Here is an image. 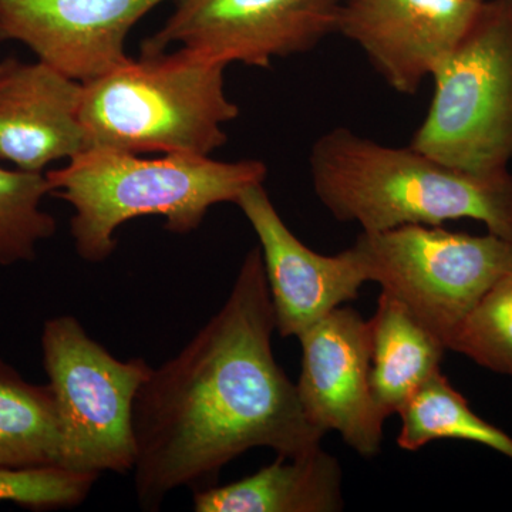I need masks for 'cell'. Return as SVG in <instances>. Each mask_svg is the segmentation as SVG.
<instances>
[{"label":"cell","instance_id":"6da1fadb","mask_svg":"<svg viewBox=\"0 0 512 512\" xmlns=\"http://www.w3.org/2000/svg\"><path fill=\"white\" fill-rule=\"evenodd\" d=\"M274 306L259 247L239 268L220 311L141 384L134 402V491L158 511L178 488L210 487L252 448L299 457L320 448L298 387L276 362Z\"/></svg>","mask_w":512,"mask_h":512},{"label":"cell","instance_id":"7a4b0ae2","mask_svg":"<svg viewBox=\"0 0 512 512\" xmlns=\"http://www.w3.org/2000/svg\"><path fill=\"white\" fill-rule=\"evenodd\" d=\"M309 167L323 207L362 231L466 218L512 242L510 170L471 173L412 146H384L346 127L315 141Z\"/></svg>","mask_w":512,"mask_h":512},{"label":"cell","instance_id":"3957f363","mask_svg":"<svg viewBox=\"0 0 512 512\" xmlns=\"http://www.w3.org/2000/svg\"><path fill=\"white\" fill-rule=\"evenodd\" d=\"M262 161H217L192 154L144 158L109 148H87L66 167L46 174L50 195L72 205L77 255L92 264L109 259L116 232L136 218L158 215L173 234L194 232L214 205L234 202L264 184Z\"/></svg>","mask_w":512,"mask_h":512},{"label":"cell","instance_id":"277c9868","mask_svg":"<svg viewBox=\"0 0 512 512\" xmlns=\"http://www.w3.org/2000/svg\"><path fill=\"white\" fill-rule=\"evenodd\" d=\"M228 64L180 47L141 53L84 83L80 120L89 148L210 157L239 116L225 92Z\"/></svg>","mask_w":512,"mask_h":512},{"label":"cell","instance_id":"5b68a950","mask_svg":"<svg viewBox=\"0 0 512 512\" xmlns=\"http://www.w3.org/2000/svg\"><path fill=\"white\" fill-rule=\"evenodd\" d=\"M433 97L410 146L471 171L512 161V0H485L434 67Z\"/></svg>","mask_w":512,"mask_h":512},{"label":"cell","instance_id":"8992f818","mask_svg":"<svg viewBox=\"0 0 512 512\" xmlns=\"http://www.w3.org/2000/svg\"><path fill=\"white\" fill-rule=\"evenodd\" d=\"M40 345L59 420V467L131 473L134 402L153 367L143 357L117 359L72 315L46 320Z\"/></svg>","mask_w":512,"mask_h":512},{"label":"cell","instance_id":"52a82bcc","mask_svg":"<svg viewBox=\"0 0 512 512\" xmlns=\"http://www.w3.org/2000/svg\"><path fill=\"white\" fill-rule=\"evenodd\" d=\"M352 247L367 282L402 302L446 349L484 293L512 269L511 241L441 225L362 231Z\"/></svg>","mask_w":512,"mask_h":512},{"label":"cell","instance_id":"ba28073f","mask_svg":"<svg viewBox=\"0 0 512 512\" xmlns=\"http://www.w3.org/2000/svg\"><path fill=\"white\" fill-rule=\"evenodd\" d=\"M163 28L141 53L178 45L212 59L271 66L275 59L311 52L338 32L343 0H173Z\"/></svg>","mask_w":512,"mask_h":512},{"label":"cell","instance_id":"9c48e42d","mask_svg":"<svg viewBox=\"0 0 512 512\" xmlns=\"http://www.w3.org/2000/svg\"><path fill=\"white\" fill-rule=\"evenodd\" d=\"M299 400L313 426L336 431L362 457H375L386 417L370 387V323L353 308H336L298 336Z\"/></svg>","mask_w":512,"mask_h":512},{"label":"cell","instance_id":"30bf717a","mask_svg":"<svg viewBox=\"0 0 512 512\" xmlns=\"http://www.w3.org/2000/svg\"><path fill=\"white\" fill-rule=\"evenodd\" d=\"M165 0H0V42L23 43L39 62L89 83L127 62L130 30Z\"/></svg>","mask_w":512,"mask_h":512},{"label":"cell","instance_id":"8fae6325","mask_svg":"<svg viewBox=\"0 0 512 512\" xmlns=\"http://www.w3.org/2000/svg\"><path fill=\"white\" fill-rule=\"evenodd\" d=\"M235 204L258 237L276 330L282 338H298L359 296L367 276L355 248L323 255L306 247L282 220L264 184L249 187Z\"/></svg>","mask_w":512,"mask_h":512},{"label":"cell","instance_id":"7c38bea8","mask_svg":"<svg viewBox=\"0 0 512 512\" xmlns=\"http://www.w3.org/2000/svg\"><path fill=\"white\" fill-rule=\"evenodd\" d=\"M485 0H343L338 33L384 82L414 94L466 32Z\"/></svg>","mask_w":512,"mask_h":512},{"label":"cell","instance_id":"4fadbf2b","mask_svg":"<svg viewBox=\"0 0 512 512\" xmlns=\"http://www.w3.org/2000/svg\"><path fill=\"white\" fill-rule=\"evenodd\" d=\"M83 84L39 62H3L0 160L43 173L47 165L89 148L80 120Z\"/></svg>","mask_w":512,"mask_h":512},{"label":"cell","instance_id":"5bb4252c","mask_svg":"<svg viewBox=\"0 0 512 512\" xmlns=\"http://www.w3.org/2000/svg\"><path fill=\"white\" fill-rule=\"evenodd\" d=\"M197 512H338L345 508L338 458L322 447L275 463L227 485L194 491Z\"/></svg>","mask_w":512,"mask_h":512},{"label":"cell","instance_id":"9a60e30c","mask_svg":"<svg viewBox=\"0 0 512 512\" xmlns=\"http://www.w3.org/2000/svg\"><path fill=\"white\" fill-rule=\"evenodd\" d=\"M370 323V387L386 419L440 370L446 346L402 302L380 293Z\"/></svg>","mask_w":512,"mask_h":512},{"label":"cell","instance_id":"2e32d148","mask_svg":"<svg viewBox=\"0 0 512 512\" xmlns=\"http://www.w3.org/2000/svg\"><path fill=\"white\" fill-rule=\"evenodd\" d=\"M60 431L49 384L30 383L0 359V468L59 466Z\"/></svg>","mask_w":512,"mask_h":512},{"label":"cell","instance_id":"e0dca14e","mask_svg":"<svg viewBox=\"0 0 512 512\" xmlns=\"http://www.w3.org/2000/svg\"><path fill=\"white\" fill-rule=\"evenodd\" d=\"M402 429L397 446L417 451L436 440H463L481 444L512 461V437L494 424L481 419L470 404L437 370L399 413Z\"/></svg>","mask_w":512,"mask_h":512},{"label":"cell","instance_id":"ac0fdd59","mask_svg":"<svg viewBox=\"0 0 512 512\" xmlns=\"http://www.w3.org/2000/svg\"><path fill=\"white\" fill-rule=\"evenodd\" d=\"M46 195V174L0 167V265L33 261L37 245L56 234L55 218L42 210Z\"/></svg>","mask_w":512,"mask_h":512},{"label":"cell","instance_id":"d6986e66","mask_svg":"<svg viewBox=\"0 0 512 512\" xmlns=\"http://www.w3.org/2000/svg\"><path fill=\"white\" fill-rule=\"evenodd\" d=\"M447 350L478 366L512 377V269L501 276L468 313Z\"/></svg>","mask_w":512,"mask_h":512},{"label":"cell","instance_id":"ffe728a7","mask_svg":"<svg viewBox=\"0 0 512 512\" xmlns=\"http://www.w3.org/2000/svg\"><path fill=\"white\" fill-rule=\"evenodd\" d=\"M99 476L52 466L0 468V501L33 511L66 510L86 501Z\"/></svg>","mask_w":512,"mask_h":512},{"label":"cell","instance_id":"44dd1931","mask_svg":"<svg viewBox=\"0 0 512 512\" xmlns=\"http://www.w3.org/2000/svg\"><path fill=\"white\" fill-rule=\"evenodd\" d=\"M2 73H3V62L0 63V77H2Z\"/></svg>","mask_w":512,"mask_h":512}]
</instances>
